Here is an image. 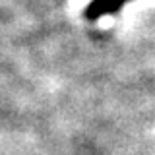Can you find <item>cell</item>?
Here are the masks:
<instances>
[{
    "label": "cell",
    "instance_id": "1",
    "mask_svg": "<svg viewBox=\"0 0 155 155\" xmlns=\"http://www.w3.org/2000/svg\"><path fill=\"white\" fill-rule=\"evenodd\" d=\"M124 2H128V0H93V2L85 8V18L87 19H97V18L105 16V14L116 12Z\"/></svg>",
    "mask_w": 155,
    "mask_h": 155
}]
</instances>
